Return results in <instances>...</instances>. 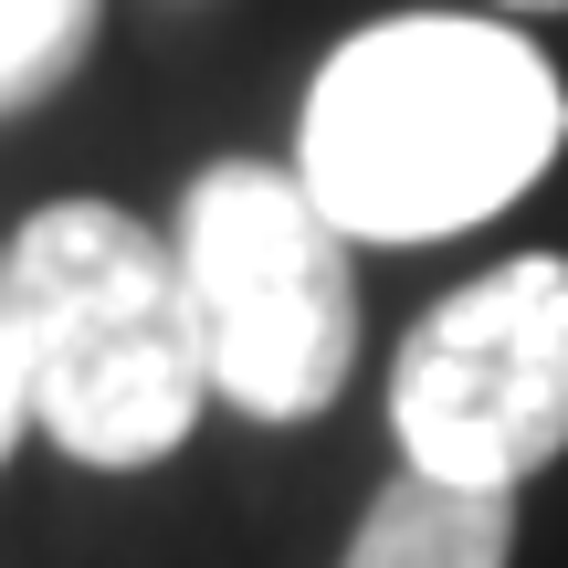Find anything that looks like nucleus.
<instances>
[{
    "label": "nucleus",
    "instance_id": "nucleus-1",
    "mask_svg": "<svg viewBox=\"0 0 568 568\" xmlns=\"http://www.w3.org/2000/svg\"><path fill=\"white\" fill-rule=\"evenodd\" d=\"M568 148V84L516 21L389 11L316 63L295 169L347 243H443L527 201Z\"/></svg>",
    "mask_w": 568,
    "mask_h": 568
},
{
    "label": "nucleus",
    "instance_id": "nucleus-2",
    "mask_svg": "<svg viewBox=\"0 0 568 568\" xmlns=\"http://www.w3.org/2000/svg\"><path fill=\"white\" fill-rule=\"evenodd\" d=\"M11 305L32 347V422L74 464L138 474L201 432L211 347L180 232H148L116 201H53L11 243Z\"/></svg>",
    "mask_w": 568,
    "mask_h": 568
},
{
    "label": "nucleus",
    "instance_id": "nucleus-3",
    "mask_svg": "<svg viewBox=\"0 0 568 568\" xmlns=\"http://www.w3.org/2000/svg\"><path fill=\"white\" fill-rule=\"evenodd\" d=\"M180 274L201 305L211 400L243 422H316L358 368V274L347 232L305 190V169L211 159L180 190Z\"/></svg>",
    "mask_w": 568,
    "mask_h": 568
},
{
    "label": "nucleus",
    "instance_id": "nucleus-4",
    "mask_svg": "<svg viewBox=\"0 0 568 568\" xmlns=\"http://www.w3.org/2000/svg\"><path fill=\"white\" fill-rule=\"evenodd\" d=\"M389 432L400 464L443 485L516 495L568 453V253L453 284L389 358Z\"/></svg>",
    "mask_w": 568,
    "mask_h": 568
},
{
    "label": "nucleus",
    "instance_id": "nucleus-5",
    "mask_svg": "<svg viewBox=\"0 0 568 568\" xmlns=\"http://www.w3.org/2000/svg\"><path fill=\"white\" fill-rule=\"evenodd\" d=\"M506 558H516V495L400 464V485L368 495L337 568H506Z\"/></svg>",
    "mask_w": 568,
    "mask_h": 568
},
{
    "label": "nucleus",
    "instance_id": "nucleus-6",
    "mask_svg": "<svg viewBox=\"0 0 568 568\" xmlns=\"http://www.w3.org/2000/svg\"><path fill=\"white\" fill-rule=\"evenodd\" d=\"M105 32V0H0V116L42 105Z\"/></svg>",
    "mask_w": 568,
    "mask_h": 568
},
{
    "label": "nucleus",
    "instance_id": "nucleus-7",
    "mask_svg": "<svg viewBox=\"0 0 568 568\" xmlns=\"http://www.w3.org/2000/svg\"><path fill=\"white\" fill-rule=\"evenodd\" d=\"M32 432V347H21V305H11V253H0V464Z\"/></svg>",
    "mask_w": 568,
    "mask_h": 568
},
{
    "label": "nucleus",
    "instance_id": "nucleus-8",
    "mask_svg": "<svg viewBox=\"0 0 568 568\" xmlns=\"http://www.w3.org/2000/svg\"><path fill=\"white\" fill-rule=\"evenodd\" d=\"M495 11H568V0H495Z\"/></svg>",
    "mask_w": 568,
    "mask_h": 568
}]
</instances>
